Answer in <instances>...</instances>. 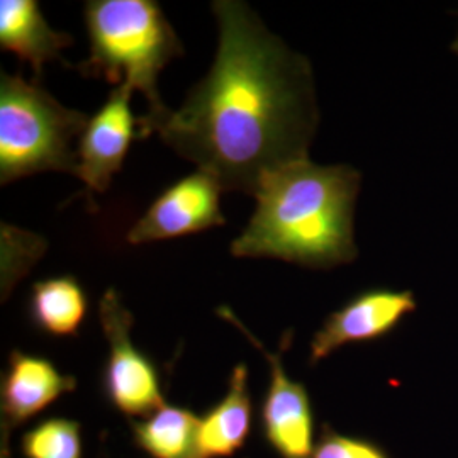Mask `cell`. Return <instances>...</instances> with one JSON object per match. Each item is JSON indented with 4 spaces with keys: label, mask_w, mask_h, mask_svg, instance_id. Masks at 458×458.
<instances>
[{
    "label": "cell",
    "mask_w": 458,
    "mask_h": 458,
    "mask_svg": "<svg viewBox=\"0 0 458 458\" xmlns=\"http://www.w3.org/2000/svg\"><path fill=\"white\" fill-rule=\"evenodd\" d=\"M213 13L219 43L209 73L179 109L148 111L138 128L223 191L255 197L267 175L308 158L319 123L311 65L245 2L216 0Z\"/></svg>",
    "instance_id": "6da1fadb"
},
{
    "label": "cell",
    "mask_w": 458,
    "mask_h": 458,
    "mask_svg": "<svg viewBox=\"0 0 458 458\" xmlns=\"http://www.w3.org/2000/svg\"><path fill=\"white\" fill-rule=\"evenodd\" d=\"M361 174L348 165H285L263 179L257 208L231 243L238 259H277L327 270L359 257L355 202Z\"/></svg>",
    "instance_id": "7a4b0ae2"
},
{
    "label": "cell",
    "mask_w": 458,
    "mask_h": 458,
    "mask_svg": "<svg viewBox=\"0 0 458 458\" xmlns=\"http://www.w3.org/2000/svg\"><path fill=\"white\" fill-rule=\"evenodd\" d=\"M90 55L79 65L83 77L131 85L148 100V111L166 107L158 77L183 45L153 0H90L85 4Z\"/></svg>",
    "instance_id": "3957f363"
},
{
    "label": "cell",
    "mask_w": 458,
    "mask_h": 458,
    "mask_svg": "<svg viewBox=\"0 0 458 458\" xmlns=\"http://www.w3.org/2000/svg\"><path fill=\"white\" fill-rule=\"evenodd\" d=\"M89 115L68 109L21 75L0 77V183L41 172L77 168V149Z\"/></svg>",
    "instance_id": "277c9868"
},
{
    "label": "cell",
    "mask_w": 458,
    "mask_h": 458,
    "mask_svg": "<svg viewBox=\"0 0 458 458\" xmlns=\"http://www.w3.org/2000/svg\"><path fill=\"white\" fill-rule=\"evenodd\" d=\"M98 319L109 344L102 387L114 410L128 418H148L166 406L157 365L132 344L134 318L114 289L98 302Z\"/></svg>",
    "instance_id": "5b68a950"
},
{
    "label": "cell",
    "mask_w": 458,
    "mask_h": 458,
    "mask_svg": "<svg viewBox=\"0 0 458 458\" xmlns=\"http://www.w3.org/2000/svg\"><path fill=\"white\" fill-rule=\"evenodd\" d=\"M216 312L240 329L270 367V382L260 410L263 438L280 458H311L316 445L311 399L306 386L287 376L284 367V352L291 346L293 333L284 335L280 350L270 352L228 306H219Z\"/></svg>",
    "instance_id": "8992f818"
},
{
    "label": "cell",
    "mask_w": 458,
    "mask_h": 458,
    "mask_svg": "<svg viewBox=\"0 0 458 458\" xmlns=\"http://www.w3.org/2000/svg\"><path fill=\"white\" fill-rule=\"evenodd\" d=\"M221 192V183L202 170L172 183L128 231V243L145 245L225 226Z\"/></svg>",
    "instance_id": "52a82bcc"
},
{
    "label": "cell",
    "mask_w": 458,
    "mask_h": 458,
    "mask_svg": "<svg viewBox=\"0 0 458 458\" xmlns=\"http://www.w3.org/2000/svg\"><path fill=\"white\" fill-rule=\"evenodd\" d=\"M131 85L121 83L109 94L106 104L89 117L79 145L75 174L85 183V192H106L113 177L123 168L132 141L141 138L138 117L131 113Z\"/></svg>",
    "instance_id": "ba28073f"
},
{
    "label": "cell",
    "mask_w": 458,
    "mask_h": 458,
    "mask_svg": "<svg viewBox=\"0 0 458 458\" xmlns=\"http://www.w3.org/2000/svg\"><path fill=\"white\" fill-rule=\"evenodd\" d=\"M418 310L411 291L369 289L331 312L311 340L310 363L316 365L346 344L374 342L393 333Z\"/></svg>",
    "instance_id": "9c48e42d"
},
{
    "label": "cell",
    "mask_w": 458,
    "mask_h": 458,
    "mask_svg": "<svg viewBox=\"0 0 458 458\" xmlns=\"http://www.w3.org/2000/svg\"><path fill=\"white\" fill-rule=\"evenodd\" d=\"M77 389V378L53 361L13 350L0 384V458H13L11 435L56 399Z\"/></svg>",
    "instance_id": "30bf717a"
},
{
    "label": "cell",
    "mask_w": 458,
    "mask_h": 458,
    "mask_svg": "<svg viewBox=\"0 0 458 458\" xmlns=\"http://www.w3.org/2000/svg\"><path fill=\"white\" fill-rule=\"evenodd\" d=\"M253 425V401L245 363L234 365L228 393L199 421L197 458L233 457L245 446Z\"/></svg>",
    "instance_id": "8fae6325"
},
{
    "label": "cell",
    "mask_w": 458,
    "mask_h": 458,
    "mask_svg": "<svg viewBox=\"0 0 458 458\" xmlns=\"http://www.w3.org/2000/svg\"><path fill=\"white\" fill-rule=\"evenodd\" d=\"M72 43L70 34L49 28L36 0L0 2V48L14 53L21 62H30L36 79L41 77L45 64L58 60Z\"/></svg>",
    "instance_id": "7c38bea8"
},
{
    "label": "cell",
    "mask_w": 458,
    "mask_h": 458,
    "mask_svg": "<svg viewBox=\"0 0 458 458\" xmlns=\"http://www.w3.org/2000/svg\"><path fill=\"white\" fill-rule=\"evenodd\" d=\"M87 311L89 301L77 278L60 276L34 284L30 297V316L34 327L49 336H77Z\"/></svg>",
    "instance_id": "4fadbf2b"
},
{
    "label": "cell",
    "mask_w": 458,
    "mask_h": 458,
    "mask_svg": "<svg viewBox=\"0 0 458 458\" xmlns=\"http://www.w3.org/2000/svg\"><path fill=\"white\" fill-rule=\"evenodd\" d=\"M200 418L191 410L164 406L141 421H132V440L153 458H197Z\"/></svg>",
    "instance_id": "5bb4252c"
},
{
    "label": "cell",
    "mask_w": 458,
    "mask_h": 458,
    "mask_svg": "<svg viewBox=\"0 0 458 458\" xmlns=\"http://www.w3.org/2000/svg\"><path fill=\"white\" fill-rule=\"evenodd\" d=\"M24 458H82V428L66 418H49L24 433Z\"/></svg>",
    "instance_id": "9a60e30c"
},
{
    "label": "cell",
    "mask_w": 458,
    "mask_h": 458,
    "mask_svg": "<svg viewBox=\"0 0 458 458\" xmlns=\"http://www.w3.org/2000/svg\"><path fill=\"white\" fill-rule=\"evenodd\" d=\"M311 458H389V455L374 442L342 435L325 425L314 445Z\"/></svg>",
    "instance_id": "2e32d148"
},
{
    "label": "cell",
    "mask_w": 458,
    "mask_h": 458,
    "mask_svg": "<svg viewBox=\"0 0 458 458\" xmlns=\"http://www.w3.org/2000/svg\"><path fill=\"white\" fill-rule=\"evenodd\" d=\"M452 51H454V53H455V55L458 56V34L457 38H455V41L452 43Z\"/></svg>",
    "instance_id": "e0dca14e"
}]
</instances>
